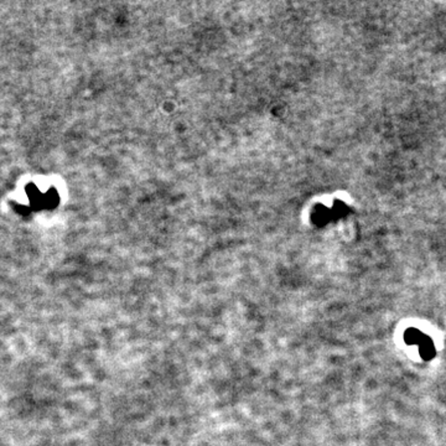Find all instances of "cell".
Instances as JSON below:
<instances>
[{
    "label": "cell",
    "mask_w": 446,
    "mask_h": 446,
    "mask_svg": "<svg viewBox=\"0 0 446 446\" xmlns=\"http://www.w3.org/2000/svg\"><path fill=\"white\" fill-rule=\"evenodd\" d=\"M418 347H419V355H420V357L423 358L424 361H430L435 357L436 355L435 345H434L433 340L430 339L428 335L424 336L423 341L419 343Z\"/></svg>",
    "instance_id": "obj_1"
},
{
    "label": "cell",
    "mask_w": 446,
    "mask_h": 446,
    "mask_svg": "<svg viewBox=\"0 0 446 446\" xmlns=\"http://www.w3.org/2000/svg\"><path fill=\"white\" fill-rule=\"evenodd\" d=\"M424 336H425V333H423L418 328L409 327L404 332V341L411 346H418L419 343L423 341Z\"/></svg>",
    "instance_id": "obj_2"
}]
</instances>
